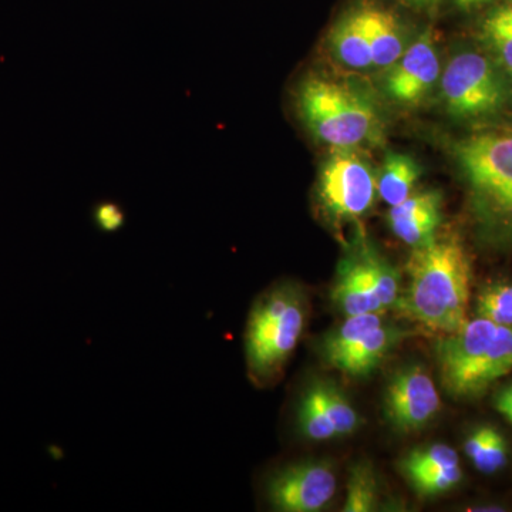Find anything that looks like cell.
I'll return each instance as SVG.
<instances>
[{
  "label": "cell",
  "instance_id": "obj_33",
  "mask_svg": "<svg viewBox=\"0 0 512 512\" xmlns=\"http://www.w3.org/2000/svg\"><path fill=\"white\" fill-rule=\"evenodd\" d=\"M505 5H507L508 8H510L511 13H512V0H507V2H505Z\"/></svg>",
  "mask_w": 512,
  "mask_h": 512
},
{
  "label": "cell",
  "instance_id": "obj_10",
  "mask_svg": "<svg viewBox=\"0 0 512 512\" xmlns=\"http://www.w3.org/2000/svg\"><path fill=\"white\" fill-rule=\"evenodd\" d=\"M498 325L478 318L463 329L444 335L436 346L437 363L443 386L454 397H466L468 382L483 359Z\"/></svg>",
  "mask_w": 512,
  "mask_h": 512
},
{
  "label": "cell",
  "instance_id": "obj_21",
  "mask_svg": "<svg viewBox=\"0 0 512 512\" xmlns=\"http://www.w3.org/2000/svg\"><path fill=\"white\" fill-rule=\"evenodd\" d=\"M360 258H362L366 274L369 276L370 284H372L383 311L396 305L400 292V279L393 266L373 251L362 252Z\"/></svg>",
  "mask_w": 512,
  "mask_h": 512
},
{
  "label": "cell",
  "instance_id": "obj_20",
  "mask_svg": "<svg viewBox=\"0 0 512 512\" xmlns=\"http://www.w3.org/2000/svg\"><path fill=\"white\" fill-rule=\"evenodd\" d=\"M483 32L488 46L493 49L495 60L512 83V13L505 3L495 6L488 13Z\"/></svg>",
  "mask_w": 512,
  "mask_h": 512
},
{
  "label": "cell",
  "instance_id": "obj_30",
  "mask_svg": "<svg viewBox=\"0 0 512 512\" xmlns=\"http://www.w3.org/2000/svg\"><path fill=\"white\" fill-rule=\"evenodd\" d=\"M396 2L406 6V8L414 10V12L434 16L439 13L444 0H396Z\"/></svg>",
  "mask_w": 512,
  "mask_h": 512
},
{
  "label": "cell",
  "instance_id": "obj_28",
  "mask_svg": "<svg viewBox=\"0 0 512 512\" xmlns=\"http://www.w3.org/2000/svg\"><path fill=\"white\" fill-rule=\"evenodd\" d=\"M94 222L103 232H117L126 222V212L116 202L103 201L93 211Z\"/></svg>",
  "mask_w": 512,
  "mask_h": 512
},
{
  "label": "cell",
  "instance_id": "obj_8",
  "mask_svg": "<svg viewBox=\"0 0 512 512\" xmlns=\"http://www.w3.org/2000/svg\"><path fill=\"white\" fill-rule=\"evenodd\" d=\"M441 57L434 30L414 37L403 55L384 70L382 89L387 99L400 106H417L440 82Z\"/></svg>",
  "mask_w": 512,
  "mask_h": 512
},
{
  "label": "cell",
  "instance_id": "obj_4",
  "mask_svg": "<svg viewBox=\"0 0 512 512\" xmlns=\"http://www.w3.org/2000/svg\"><path fill=\"white\" fill-rule=\"evenodd\" d=\"M296 109L309 133L330 150L382 141V123L375 106L348 84L308 76L296 89Z\"/></svg>",
  "mask_w": 512,
  "mask_h": 512
},
{
  "label": "cell",
  "instance_id": "obj_27",
  "mask_svg": "<svg viewBox=\"0 0 512 512\" xmlns=\"http://www.w3.org/2000/svg\"><path fill=\"white\" fill-rule=\"evenodd\" d=\"M505 461H507V444H505L503 437L493 429L487 443L474 458V466L483 473L490 474L500 470Z\"/></svg>",
  "mask_w": 512,
  "mask_h": 512
},
{
  "label": "cell",
  "instance_id": "obj_13",
  "mask_svg": "<svg viewBox=\"0 0 512 512\" xmlns=\"http://www.w3.org/2000/svg\"><path fill=\"white\" fill-rule=\"evenodd\" d=\"M332 301L346 316L383 312L360 256L340 262Z\"/></svg>",
  "mask_w": 512,
  "mask_h": 512
},
{
  "label": "cell",
  "instance_id": "obj_16",
  "mask_svg": "<svg viewBox=\"0 0 512 512\" xmlns=\"http://www.w3.org/2000/svg\"><path fill=\"white\" fill-rule=\"evenodd\" d=\"M421 167L414 158L402 153H387L377 178V194L389 207L400 204L414 192Z\"/></svg>",
  "mask_w": 512,
  "mask_h": 512
},
{
  "label": "cell",
  "instance_id": "obj_24",
  "mask_svg": "<svg viewBox=\"0 0 512 512\" xmlns=\"http://www.w3.org/2000/svg\"><path fill=\"white\" fill-rule=\"evenodd\" d=\"M458 454L446 444H431L413 451L402 461V471L407 478L417 476L433 468L456 466Z\"/></svg>",
  "mask_w": 512,
  "mask_h": 512
},
{
  "label": "cell",
  "instance_id": "obj_26",
  "mask_svg": "<svg viewBox=\"0 0 512 512\" xmlns=\"http://www.w3.org/2000/svg\"><path fill=\"white\" fill-rule=\"evenodd\" d=\"M463 477V471L460 466H447L433 468V470L423 471L409 478L414 490L419 495H437L450 490L454 485L460 483Z\"/></svg>",
  "mask_w": 512,
  "mask_h": 512
},
{
  "label": "cell",
  "instance_id": "obj_7",
  "mask_svg": "<svg viewBox=\"0 0 512 512\" xmlns=\"http://www.w3.org/2000/svg\"><path fill=\"white\" fill-rule=\"evenodd\" d=\"M336 493L335 471L328 463L301 461L274 468L262 483V495L271 510L316 512Z\"/></svg>",
  "mask_w": 512,
  "mask_h": 512
},
{
  "label": "cell",
  "instance_id": "obj_12",
  "mask_svg": "<svg viewBox=\"0 0 512 512\" xmlns=\"http://www.w3.org/2000/svg\"><path fill=\"white\" fill-rule=\"evenodd\" d=\"M356 6L372 52L373 69L384 72L399 60L412 40H409L402 20L390 10L373 2Z\"/></svg>",
  "mask_w": 512,
  "mask_h": 512
},
{
  "label": "cell",
  "instance_id": "obj_1",
  "mask_svg": "<svg viewBox=\"0 0 512 512\" xmlns=\"http://www.w3.org/2000/svg\"><path fill=\"white\" fill-rule=\"evenodd\" d=\"M406 269L410 286L400 306L407 318L443 335L467 325L471 266L456 238L436 237L414 248Z\"/></svg>",
  "mask_w": 512,
  "mask_h": 512
},
{
  "label": "cell",
  "instance_id": "obj_32",
  "mask_svg": "<svg viewBox=\"0 0 512 512\" xmlns=\"http://www.w3.org/2000/svg\"><path fill=\"white\" fill-rule=\"evenodd\" d=\"M451 2L463 12H476V10L488 8V6L494 5L500 0H451Z\"/></svg>",
  "mask_w": 512,
  "mask_h": 512
},
{
  "label": "cell",
  "instance_id": "obj_17",
  "mask_svg": "<svg viewBox=\"0 0 512 512\" xmlns=\"http://www.w3.org/2000/svg\"><path fill=\"white\" fill-rule=\"evenodd\" d=\"M512 370V325H498L493 339L485 350L468 382L466 397L481 393L491 383Z\"/></svg>",
  "mask_w": 512,
  "mask_h": 512
},
{
  "label": "cell",
  "instance_id": "obj_14",
  "mask_svg": "<svg viewBox=\"0 0 512 512\" xmlns=\"http://www.w3.org/2000/svg\"><path fill=\"white\" fill-rule=\"evenodd\" d=\"M329 47L333 59L345 69L356 72L373 69L372 52L357 6H352L336 20L330 30Z\"/></svg>",
  "mask_w": 512,
  "mask_h": 512
},
{
  "label": "cell",
  "instance_id": "obj_23",
  "mask_svg": "<svg viewBox=\"0 0 512 512\" xmlns=\"http://www.w3.org/2000/svg\"><path fill=\"white\" fill-rule=\"evenodd\" d=\"M318 393L319 402L332 420L339 436L353 433L359 427V414L346 399L345 394L332 384H313Z\"/></svg>",
  "mask_w": 512,
  "mask_h": 512
},
{
  "label": "cell",
  "instance_id": "obj_11",
  "mask_svg": "<svg viewBox=\"0 0 512 512\" xmlns=\"http://www.w3.org/2000/svg\"><path fill=\"white\" fill-rule=\"evenodd\" d=\"M441 194L436 190L413 192L400 204L390 207V229L404 244L423 247L436 238L441 222Z\"/></svg>",
  "mask_w": 512,
  "mask_h": 512
},
{
  "label": "cell",
  "instance_id": "obj_31",
  "mask_svg": "<svg viewBox=\"0 0 512 512\" xmlns=\"http://www.w3.org/2000/svg\"><path fill=\"white\" fill-rule=\"evenodd\" d=\"M495 406H497L500 413H503L512 423V386L501 390L500 394L497 396V400H495Z\"/></svg>",
  "mask_w": 512,
  "mask_h": 512
},
{
  "label": "cell",
  "instance_id": "obj_2",
  "mask_svg": "<svg viewBox=\"0 0 512 512\" xmlns=\"http://www.w3.org/2000/svg\"><path fill=\"white\" fill-rule=\"evenodd\" d=\"M481 229L495 241L512 242V128H491L451 147Z\"/></svg>",
  "mask_w": 512,
  "mask_h": 512
},
{
  "label": "cell",
  "instance_id": "obj_15",
  "mask_svg": "<svg viewBox=\"0 0 512 512\" xmlns=\"http://www.w3.org/2000/svg\"><path fill=\"white\" fill-rule=\"evenodd\" d=\"M407 335L409 333L406 330L380 325L367 333L345 356L340 357L333 367L350 376H365L376 369L384 356L392 352Z\"/></svg>",
  "mask_w": 512,
  "mask_h": 512
},
{
  "label": "cell",
  "instance_id": "obj_9",
  "mask_svg": "<svg viewBox=\"0 0 512 512\" xmlns=\"http://www.w3.org/2000/svg\"><path fill=\"white\" fill-rule=\"evenodd\" d=\"M436 384L423 366L410 365L394 373L384 394V416L397 431L423 429L440 410Z\"/></svg>",
  "mask_w": 512,
  "mask_h": 512
},
{
  "label": "cell",
  "instance_id": "obj_5",
  "mask_svg": "<svg viewBox=\"0 0 512 512\" xmlns=\"http://www.w3.org/2000/svg\"><path fill=\"white\" fill-rule=\"evenodd\" d=\"M510 83L494 59L466 47L454 52L441 72V103L448 116L457 121L491 119L508 106Z\"/></svg>",
  "mask_w": 512,
  "mask_h": 512
},
{
  "label": "cell",
  "instance_id": "obj_19",
  "mask_svg": "<svg viewBox=\"0 0 512 512\" xmlns=\"http://www.w3.org/2000/svg\"><path fill=\"white\" fill-rule=\"evenodd\" d=\"M295 426L305 439L325 441L338 437L335 426L320 404L318 393L313 386L306 389L296 403Z\"/></svg>",
  "mask_w": 512,
  "mask_h": 512
},
{
  "label": "cell",
  "instance_id": "obj_22",
  "mask_svg": "<svg viewBox=\"0 0 512 512\" xmlns=\"http://www.w3.org/2000/svg\"><path fill=\"white\" fill-rule=\"evenodd\" d=\"M377 481L370 464L359 463L350 470L345 512H369L376 508Z\"/></svg>",
  "mask_w": 512,
  "mask_h": 512
},
{
  "label": "cell",
  "instance_id": "obj_29",
  "mask_svg": "<svg viewBox=\"0 0 512 512\" xmlns=\"http://www.w3.org/2000/svg\"><path fill=\"white\" fill-rule=\"evenodd\" d=\"M491 431L490 427H484V429H478L468 437L466 444H464V451L471 460L476 458L477 454L480 453L481 448L484 447V444L487 443L488 437H490Z\"/></svg>",
  "mask_w": 512,
  "mask_h": 512
},
{
  "label": "cell",
  "instance_id": "obj_18",
  "mask_svg": "<svg viewBox=\"0 0 512 512\" xmlns=\"http://www.w3.org/2000/svg\"><path fill=\"white\" fill-rule=\"evenodd\" d=\"M382 325L379 313H363V315L348 316L346 322L325 339L322 346L323 357L329 365H335L340 357L355 348L367 333Z\"/></svg>",
  "mask_w": 512,
  "mask_h": 512
},
{
  "label": "cell",
  "instance_id": "obj_25",
  "mask_svg": "<svg viewBox=\"0 0 512 512\" xmlns=\"http://www.w3.org/2000/svg\"><path fill=\"white\" fill-rule=\"evenodd\" d=\"M478 318L495 325H512V286L497 284L485 288L478 296Z\"/></svg>",
  "mask_w": 512,
  "mask_h": 512
},
{
  "label": "cell",
  "instance_id": "obj_6",
  "mask_svg": "<svg viewBox=\"0 0 512 512\" xmlns=\"http://www.w3.org/2000/svg\"><path fill=\"white\" fill-rule=\"evenodd\" d=\"M377 178L359 148H335L320 167L318 197L333 221H355L375 202Z\"/></svg>",
  "mask_w": 512,
  "mask_h": 512
},
{
  "label": "cell",
  "instance_id": "obj_3",
  "mask_svg": "<svg viewBox=\"0 0 512 512\" xmlns=\"http://www.w3.org/2000/svg\"><path fill=\"white\" fill-rule=\"evenodd\" d=\"M308 318L305 293L295 282L272 285L255 299L245 328L248 376L258 387L278 383Z\"/></svg>",
  "mask_w": 512,
  "mask_h": 512
}]
</instances>
